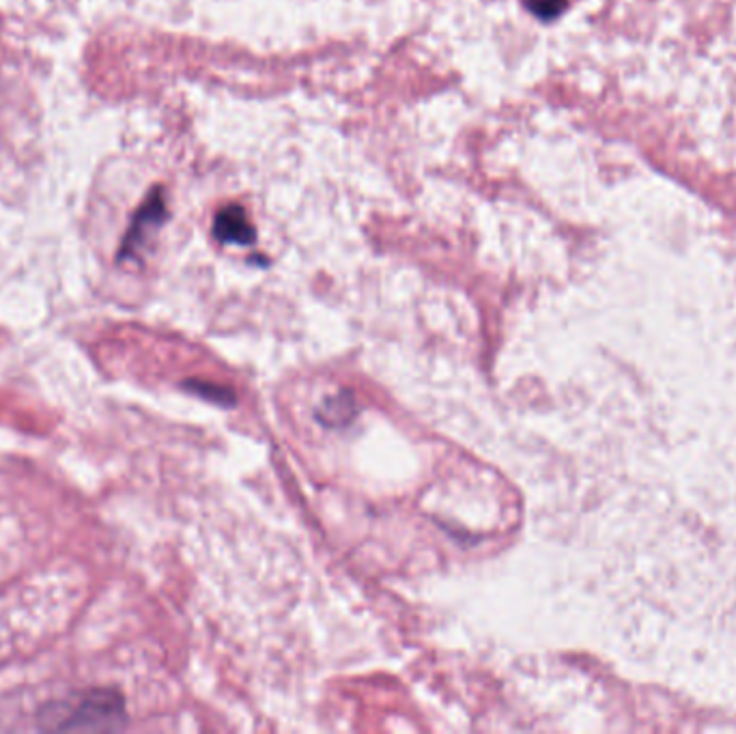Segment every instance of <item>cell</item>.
I'll return each mask as SVG.
<instances>
[{"label": "cell", "instance_id": "6da1fadb", "mask_svg": "<svg viewBox=\"0 0 736 734\" xmlns=\"http://www.w3.org/2000/svg\"><path fill=\"white\" fill-rule=\"evenodd\" d=\"M55 720L50 726L58 731H113L123 722V704L111 691H93Z\"/></svg>", "mask_w": 736, "mask_h": 734}, {"label": "cell", "instance_id": "7a4b0ae2", "mask_svg": "<svg viewBox=\"0 0 736 734\" xmlns=\"http://www.w3.org/2000/svg\"><path fill=\"white\" fill-rule=\"evenodd\" d=\"M167 218H169V212H167L165 192L154 190L149 199L138 207L129 230L125 233L121 250H118V259L127 261V259L138 257L140 250L149 244V239L167 223Z\"/></svg>", "mask_w": 736, "mask_h": 734}, {"label": "cell", "instance_id": "3957f363", "mask_svg": "<svg viewBox=\"0 0 736 734\" xmlns=\"http://www.w3.org/2000/svg\"><path fill=\"white\" fill-rule=\"evenodd\" d=\"M214 235L218 241L233 246H252L257 241V230L239 205H228L216 214Z\"/></svg>", "mask_w": 736, "mask_h": 734}, {"label": "cell", "instance_id": "277c9868", "mask_svg": "<svg viewBox=\"0 0 736 734\" xmlns=\"http://www.w3.org/2000/svg\"><path fill=\"white\" fill-rule=\"evenodd\" d=\"M353 416H355V405H353V398L347 395V393L326 400V405L319 409V418L328 427H342Z\"/></svg>", "mask_w": 736, "mask_h": 734}, {"label": "cell", "instance_id": "5b68a950", "mask_svg": "<svg viewBox=\"0 0 736 734\" xmlns=\"http://www.w3.org/2000/svg\"><path fill=\"white\" fill-rule=\"evenodd\" d=\"M523 2L541 20H552L561 15L567 7V0H523Z\"/></svg>", "mask_w": 736, "mask_h": 734}, {"label": "cell", "instance_id": "8992f818", "mask_svg": "<svg viewBox=\"0 0 736 734\" xmlns=\"http://www.w3.org/2000/svg\"><path fill=\"white\" fill-rule=\"evenodd\" d=\"M190 386L194 388V393L207 396V398H212V400H218V403H225V405H228V403H233V395H230L228 391H225V388H216V386H205V384H199V382H194V384H190Z\"/></svg>", "mask_w": 736, "mask_h": 734}]
</instances>
